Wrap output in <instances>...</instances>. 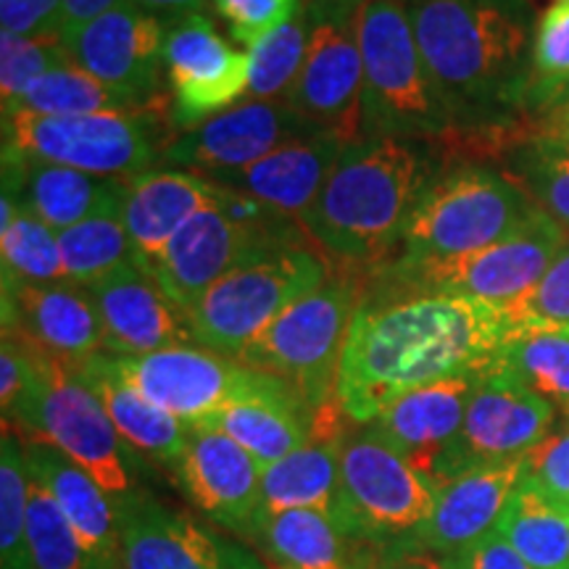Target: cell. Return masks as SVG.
<instances>
[{
    "instance_id": "cell-8",
    "label": "cell",
    "mask_w": 569,
    "mask_h": 569,
    "mask_svg": "<svg viewBox=\"0 0 569 569\" xmlns=\"http://www.w3.org/2000/svg\"><path fill=\"white\" fill-rule=\"evenodd\" d=\"M538 206L507 172L453 167L419 193L396 261H430L472 253L517 232Z\"/></svg>"
},
{
    "instance_id": "cell-21",
    "label": "cell",
    "mask_w": 569,
    "mask_h": 569,
    "mask_svg": "<svg viewBox=\"0 0 569 569\" xmlns=\"http://www.w3.org/2000/svg\"><path fill=\"white\" fill-rule=\"evenodd\" d=\"M3 332L38 351L82 365L103 353V325L84 284L3 280Z\"/></svg>"
},
{
    "instance_id": "cell-51",
    "label": "cell",
    "mask_w": 569,
    "mask_h": 569,
    "mask_svg": "<svg viewBox=\"0 0 569 569\" xmlns=\"http://www.w3.org/2000/svg\"><path fill=\"white\" fill-rule=\"evenodd\" d=\"M134 6H140L142 11L156 13L163 21L167 19H182L193 17V13H201L209 0H132Z\"/></svg>"
},
{
    "instance_id": "cell-20",
    "label": "cell",
    "mask_w": 569,
    "mask_h": 569,
    "mask_svg": "<svg viewBox=\"0 0 569 569\" xmlns=\"http://www.w3.org/2000/svg\"><path fill=\"white\" fill-rule=\"evenodd\" d=\"M306 134H317V130H311L288 103L243 101L177 134L163 153L161 167L193 174L240 169Z\"/></svg>"
},
{
    "instance_id": "cell-27",
    "label": "cell",
    "mask_w": 569,
    "mask_h": 569,
    "mask_svg": "<svg viewBox=\"0 0 569 569\" xmlns=\"http://www.w3.org/2000/svg\"><path fill=\"white\" fill-rule=\"evenodd\" d=\"M480 377H451L411 390L382 409L369 427H375L419 472L436 478L438 461L461 430L467 403Z\"/></svg>"
},
{
    "instance_id": "cell-4",
    "label": "cell",
    "mask_w": 569,
    "mask_h": 569,
    "mask_svg": "<svg viewBox=\"0 0 569 569\" xmlns=\"http://www.w3.org/2000/svg\"><path fill=\"white\" fill-rule=\"evenodd\" d=\"M367 298L369 274L332 269L317 290L290 303L251 346H246L238 361L277 377L317 417L338 401V375L348 332Z\"/></svg>"
},
{
    "instance_id": "cell-47",
    "label": "cell",
    "mask_w": 569,
    "mask_h": 569,
    "mask_svg": "<svg viewBox=\"0 0 569 569\" xmlns=\"http://www.w3.org/2000/svg\"><path fill=\"white\" fill-rule=\"evenodd\" d=\"M0 27L19 38H61V0H0Z\"/></svg>"
},
{
    "instance_id": "cell-25",
    "label": "cell",
    "mask_w": 569,
    "mask_h": 569,
    "mask_svg": "<svg viewBox=\"0 0 569 569\" xmlns=\"http://www.w3.org/2000/svg\"><path fill=\"white\" fill-rule=\"evenodd\" d=\"M348 142L332 134L317 132L306 138L290 140L264 159L248 163L240 169H222V172L201 174L219 188L253 198L269 209L284 213L290 219H301V213L315 203L319 190L343 153Z\"/></svg>"
},
{
    "instance_id": "cell-46",
    "label": "cell",
    "mask_w": 569,
    "mask_h": 569,
    "mask_svg": "<svg viewBox=\"0 0 569 569\" xmlns=\"http://www.w3.org/2000/svg\"><path fill=\"white\" fill-rule=\"evenodd\" d=\"M525 478L569 507V432L540 440L525 453Z\"/></svg>"
},
{
    "instance_id": "cell-36",
    "label": "cell",
    "mask_w": 569,
    "mask_h": 569,
    "mask_svg": "<svg viewBox=\"0 0 569 569\" xmlns=\"http://www.w3.org/2000/svg\"><path fill=\"white\" fill-rule=\"evenodd\" d=\"M0 217V259L3 280L61 282L63 274L59 232L51 230L38 213L24 209L11 193H3Z\"/></svg>"
},
{
    "instance_id": "cell-30",
    "label": "cell",
    "mask_w": 569,
    "mask_h": 569,
    "mask_svg": "<svg viewBox=\"0 0 569 569\" xmlns=\"http://www.w3.org/2000/svg\"><path fill=\"white\" fill-rule=\"evenodd\" d=\"M253 543L272 569H372L386 553L317 511L261 515Z\"/></svg>"
},
{
    "instance_id": "cell-37",
    "label": "cell",
    "mask_w": 569,
    "mask_h": 569,
    "mask_svg": "<svg viewBox=\"0 0 569 569\" xmlns=\"http://www.w3.org/2000/svg\"><path fill=\"white\" fill-rule=\"evenodd\" d=\"M122 211L98 213V217L59 232L63 274L69 282L90 284L98 277L109 274L111 269L132 261V246Z\"/></svg>"
},
{
    "instance_id": "cell-45",
    "label": "cell",
    "mask_w": 569,
    "mask_h": 569,
    "mask_svg": "<svg viewBox=\"0 0 569 569\" xmlns=\"http://www.w3.org/2000/svg\"><path fill=\"white\" fill-rule=\"evenodd\" d=\"M230 38L251 48L303 11L301 0H211Z\"/></svg>"
},
{
    "instance_id": "cell-2",
    "label": "cell",
    "mask_w": 569,
    "mask_h": 569,
    "mask_svg": "<svg viewBox=\"0 0 569 569\" xmlns=\"http://www.w3.org/2000/svg\"><path fill=\"white\" fill-rule=\"evenodd\" d=\"M436 174V156L425 140H353L298 227L332 269L372 280L396 259L411 209Z\"/></svg>"
},
{
    "instance_id": "cell-18",
    "label": "cell",
    "mask_w": 569,
    "mask_h": 569,
    "mask_svg": "<svg viewBox=\"0 0 569 569\" xmlns=\"http://www.w3.org/2000/svg\"><path fill=\"white\" fill-rule=\"evenodd\" d=\"M365 63L356 42L353 21L311 24L309 51L284 103L311 130L353 142L361 140Z\"/></svg>"
},
{
    "instance_id": "cell-16",
    "label": "cell",
    "mask_w": 569,
    "mask_h": 569,
    "mask_svg": "<svg viewBox=\"0 0 569 569\" xmlns=\"http://www.w3.org/2000/svg\"><path fill=\"white\" fill-rule=\"evenodd\" d=\"M119 569H269L248 546L146 493L119 509Z\"/></svg>"
},
{
    "instance_id": "cell-28",
    "label": "cell",
    "mask_w": 569,
    "mask_h": 569,
    "mask_svg": "<svg viewBox=\"0 0 569 569\" xmlns=\"http://www.w3.org/2000/svg\"><path fill=\"white\" fill-rule=\"evenodd\" d=\"M219 193V184L182 169H153L127 177L122 213L134 264L148 274L180 227Z\"/></svg>"
},
{
    "instance_id": "cell-38",
    "label": "cell",
    "mask_w": 569,
    "mask_h": 569,
    "mask_svg": "<svg viewBox=\"0 0 569 569\" xmlns=\"http://www.w3.org/2000/svg\"><path fill=\"white\" fill-rule=\"evenodd\" d=\"M503 167L530 201L569 232V140L540 132Z\"/></svg>"
},
{
    "instance_id": "cell-41",
    "label": "cell",
    "mask_w": 569,
    "mask_h": 569,
    "mask_svg": "<svg viewBox=\"0 0 569 569\" xmlns=\"http://www.w3.org/2000/svg\"><path fill=\"white\" fill-rule=\"evenodd\" d=\"M569 82V3H553L536 21L525 113L543 117L557 92Z\"/></svg>"
},
{
    "instance_id": "cell-5",
    "label": "cell",
    "mask_w": 569,
    "mask_h": 569,
    "mask_svg": "<svg viewBox=\"0 0 569 569\" xmlns=\"http://www.w3.org/2000/svg\"><path fill=\"white\" fill-rule=\"evenodd\" d=\"M353 32L365 63L361 138L427 140L453 124L407 0H369L353 17Z\"/></svg>"
},
{
    "instance_id": "cell-9",
    "label": "cell",
    "mask_w": 569,
    "mask_h": 569,
    "mask_svg": "<svg viewBox=\"0 0 569 569\" xmlns=\"http://www.w3.org/2000/svg\"><path fill=\"white\" fill-rule=\"evenodd\" d=\"M569 243V232L546 211L480 251L430 261H390L380 269L386 301L419 296H459L507 306L540 282Z\"/></svg>"
},
{
    "instance_id": "cell-13",
    "label": "cell",
    "mask_w": 569,
    "mask_h": 569,
    "mask_svg": "<svg viewBox=\"0 0 569 569\" xmlns=\"http://www.w3.org/2000/svg\"><path fill=\"white\" fill-rule=\"evenodd\" d=\"M113 367L138 393L188 427H201L230 403L290 390L272 375L193 343L132 359L113 356Z\"/></svg>"
},
{
    "instance_id": "cell-50",
    "label": "cell",
    "mask_w": 569,
    "mask_h": 569,
    "mask_svg": "<svg viewBox=\"0 0 569 569\" xmlns=\"http://www.w3.org/2000/svg\"><path fill=\"white\" fill-rule=\"evenodd\" d=\"M365 3L369 0H306L303 11L311 24H325V21L348 24Z\"/></svg>"
},
{
    "instance_id": "cell-48",
    "label": "cell",
    "mask_w": 569,
    "mask_h": 569,
    "mask_svg": "<svg viewBox=\"0 0 569 569\" xmlns=\"http://www.w3.org/2000/svg\"><path fill=\"white\" fill-rule=\"evenodd\" d=\"M446 569H532L498 530L467 543L465 549L440 557Z\"/></svg>"
},
{
    "instance_id": "cell-44",
    "label": "cell",
    "mask_w": 569,
    "mask_h": 569,
    "mask_svg": "<svg viewBox=\"0 0 569 569\" xmlns=\"http://www.w3.org/2000/svg\"><path fill=\"white\" fill-rule=\"evenodd\" d=\"M522 330H569V243L530 293L503 306Z\"/></svg>"
},
{
    "instance_id": "cell-43",
    "label": "cell",
    "mask_w": 569,
    "mask_h": 569,
    "mask_svg": "<svg viewBox=\"0 0 569 569\" xmlns=\"http://www.w3.org/2000/svg\"><path fill=\"white\" fill-rule=\"evenodd\" d=\"M61 38H19L0 34V103L9 109L19 96L48 71L69 67Z\"/></svg>"
},
{
    "instance_id": "cell-55",
    "label": "cell",
    "mask_w": 569,
    "mask_h": 569,
    "mask_svg": "<svg viewBox=\"0 0 569 569\" xmlns=\"http://www.w3.org/2000/svg\"><path fill=\"white\" fill-rule=\"evenodd\" d=\"M411 3H415V0H411Z\"/></svg>"
},
{
    "instance_id": "cell-3",
    "label": "cell",
    "mask_w": 569,
    "mask_h": 569,
    "mask_svg": "<svg viewBox=\"0 0 569 569\" xmlns=\"http://www.w3.org/2000/svg\"><path fill=\"white\" fill-rule=\"evenodd\" d=\"M409 9L453 124L525 113L538 21L530 0H415Z\"/></svg>"
},
{
    "instance_id": "cell-19",
    "label": "cell",
    "mask_w": 569,
    "mask_h": 569,
    "mask_svg": "<svg viewBox=\"0 0 569 569\" xmlns=\"http://www.w3.org/2000/svg\"><path fill=\"white\" fill-rule=\"evenodd\" d=\"M172 21L142 11L124 0L103 17L63 34L69 61L98 80L146 98L163 96L159 88L163 67V46Z\"/></svg>"
},
{
    "instance_id": "cell-17",
    "label": "cell",
    "mask_w": 569,
    "mask_h": 569,
    "mask_svg": "<svg viewBox=\"0 0 569 569\" xmlns=\"http://www.w3.org/2000/svg\"><path fill=\"white\" fill-rule=\"evenodd\" d=\"M264 467L224 432L190 427V440L177 461V486L213 528L251 540L261 515Z\"/></svg>"
},
{
    "instance_id": "cell-10",
    "label": "cell",
    "mask_w": 569,
    "mask_h": 569,
    "mask_svg": "<svg viewBox=\"0 0 569 569\" xmlns=\"http://www.w3.org/2000/svg\"><path fill=\"white\" fill-rule=\"evenodd\" d=\"M174 140L172 106L140 113L3 117V148L101 177L153 172Z\"/></svg>"
},
{
    "instance_id": "cell-29",
    "label": "cell",
    "mask_w": 569,
    "mask_h": 569,
    "mask_svg": "<svg viewBox=\"0 0 569 569\" xmlns=\"http://www.w3.org/2000/svg\"><path fill=\"white\" fill-rule=\"evenodd\" d=\"M77 375L101 398L119 436L134 453L153 465L172 469L182 459L190 440V427L138 393L113 367V356L96 353L77 365Z\"/></svg>"
},
{
    "instance_id": "cell-26",
    "label": "cell",
    "mask_w": 569,
    "mask_h": 569,
    "mask_svg": "<svg viewBox=\"0 0 569 569\" xmlns=\"http://www.w3.org/2000/svg\"><path fill=\"white\" fill-rule=\"evenodd\" d=\"M19 436V432H17ZM21 438V436H19ZM30 478L56 498L92 569H119L122 530L111 496L67 453L42 438H21Z\"/></svg>"
},
{
    "instance_id": "cell-40",
    "label": "cell",
    "mask_w": 569,
    "mask_h": 569,
    "mask_svg": "<svg viewBox=\"0 0 569 569\" xmlns=\"http://www.w3.org/2000/svg\"><path fill=\"white\" fill-rule=\"evenodd\" d=\"M309 40L311 21L306 17V11H301L293 21L280 27V30L253 42L248 48V61H251L248 98L251 101L284 103L290 88L298 80V71L303 67Z\"/></svg>"
},
{
    "instance_id": "cell-53",
    "label": "cell",
    "mask_w": 569,
    "mask_h": 569,
    "mask_svg": "<svg viewBox=\"0 0 569 569\" xmlns=\"http://www.w3.org/2000/svg\"><path fill=\"white\" fill-rule=\"evenodd\" d=\"M561 106H569V82L565 84V88H561L559 92H557V98H553V103H551V109L546 111V113H551V111H557V109H561ZM543 113V117H546ZM540 119V117H538Z\"/></svg>"
},
{
    "instance_id": "cell-42",
    "label": "cell",
    "mask_w": 569,
    "mask_h": 569,
    "mask_svg": "<svg viewBox=\"0 0 569 569\" xmlns=\"http://www.w3.org/2000/svg\"><path fill=\"white\" fill-rule=\"evenodd\" d=\"M32 480V478H30ZM30 565L32 569H92L80 538L56 498L30 482Z\"/></svg>"
},
{
    "instance_id": "cell-1",
    "label": "cell",
    "mask_w": 569,
    "mask_h": 569,
    "mask_svg": "<svg viewBox=\"0 0 569 569\" xmlns=\"http://www.w3.org/2000/svg\"><path fill=\"white\" fill-rule=\"evenodd\" d=\"M517 327L498 303L419 296L365 303L356 315L338 375V403L351 422L372 425L411 390L486 375Z\"/></svg>"
},
{
    "instance_id": "cell-14",
    "label": "cell",
    "mask_w": 569,
    "mask_h": 569,
    "mask_svg": "<svg viewBox=\"0 0 569 569\" xmlns=\"http://www.w3.org/2000/svg\"><path fill=\"white\" fill-rule=\"evenodd\" d=\"M553 419L557 409L549 401L530 393L498 365L490 367L475 386L461 430L438 461L436 480L448 482L475 467L525 457L549 438Z\"/></svg>"
},
{
    "instance_id": "cell-39",
    "label": "cell",
    "mask_w": 569,
    "mask_h": 569,
    "mask_svg": "<svg viewBox=\"0 0 569 569\" xmlns=\"http://www.w3.org/2000/svg\"><path fill=\"white\" fill-rule=\"evenodd\" d=\"M30 469L24 443L3 427L0 443V569H32L30 565Z\"/></svg>"
},
{
    "instance_id": "cell-35",
    "label": "cell",
    "mask_w": 569,
    "mask_h": 569,
    "mask_svg": "<svg viewBox=\"0 0 569 569\" xmlns=\"http://www.w3.org/2000/svg\"><path fill=\"white\" fill-rule=\"evenodd\" d=\"M496 365L569 422V330L515 332Z\"/></svg>"
},
{
    "instance_id": "cell-12",
    "label": "cell",
    "mask_w": 569,
    "mask_h": 569,
    "mask_svg": "<svg viewBox=\"0 0 569 569\" xmlns=\"http://www.w3.org/2000/svg\"><path fill=\"white\" fill-rule=\"evenodd\" d=\"M340 480L351 536L388 553L422 528L443 486L409 465L369 425L343 438Z\"/></svg>"
},
{
    "instance_id": "cell-24",
    "label": "cell",
    "mask_w": 569,
    "mask_h": 569,
    "mask_svg": "<svg viewBox=\"0 0 569 569\" xmlns=\"http://www.w3.org/2000/svg\"><path fill=\"white\" fill-rule=\"evenodd\" d=\"M3 193L61 232L98 213L122 211L127 177H101L3 148Z\"/></svg>"
},
{
    "instance_id": "cell-52",
    "label": "cell",
    "mask_w": 569,
    "mask_h": 569,
    "mask_svg": "<svg viewBox=\"0 0 569 569\" xmlns=\"http://www.w3.org/2000/svg\"><path fill=\"white\" fill-rule=\"evenodd\" d=\"M377 569H446L443 561L438 557H430V553H403V557L388 559L386 565Z\"/></svg>"
},
{
    "instance_id": "cell-7",
    "label": "cell",
    "mask_w": 569,
    "mask_h": 569,
    "mask_svg": "<svg viewBox=\"0 0 569 569\" xmlns=\"http://www.w3.org/2000/svg\"><path fill=\"white\" fill-rule=\"evenodd\" d=\"M38 361L40 386L11 430L21 438L48 440L67 453L111 496L117 511L134 498L151 493L142 482V457L119 436L101 398L77 375V365L42 351H38Z\"/></svg>"
},
{
    "instance_id": "cell-22",
    "label": "cell",
    "mask_w": 569,
    "mask_h": 569,
    "mask_svg": "<svg viewBox=\"0 0 569 569\" xmlns=\"http://www.w3.org/2000/svg\"><path fill=\"white\" fill-rule=\"evenodd\" d=\"M84 288L101 317L103 353L132 359L193 343L184 311L134 261L111 269Z\"/></svg>"
},
{
    "instance_id": "cell-33",
    "label": "cell",
    "mask_w": 569,
    "mask_h": 569,
    "mask_svg": "<svg viewBox=\"0 0 569 569\" xmlns=\"http://www.w3.org/2000/svg\"><path fill=\"white\" fill-rule=\"evenodd\" d=\"M167 98H146L138 92L113 88V84L98 80L88 71L69 67L48 71L38 82L19 96L3 117L13 113H32V117H82V113H140L169 109Z\"/></svg>"
},
{
    "instance_id": "cell-15",
    "label": "cell",
    "mask_w": 569,
    "mask_h": 569,
    "mask_svg": "<svg viewBox=\"0 0 569 569\" xmlns=\"http://www.w3.org/2000/svg\"><path fill=\"white\" fill-rule=\"evenodd\" d=\"M163 67L172 90V124L177 132L193 130L248 98V53L234 51L203 13L169 24Z\"/></svg>"
},
{
    "instance_id": "cell-32",
    "label": "cell",
    "mask_w": 569,
    "mask_h": 569,
    "mask_svg": "<svg viewBox=\"0 0 569 569\" xmlns=\"http://www.w3.org/2000/svg\"><path fill=\"white\" fill-rule=\"evenodd\" d=\"M224 432L243 446L261 467L274 465L315 438V415L303 407L293 390L246 398L217 411L201 425Z\"/></svg>"
},
{
    "instance_id": "cell-23",
    "label": "cell",
    "mask_w": 569,
    "mask_h": 569,
    "mask_svg": "<svg viewBox=\"0 0 569 569\" xmlns=\"http://www.w3.org/2000/svg\"><path fill=\"white\" fill-rule=\"evenodd\" d=\"M522 478L525 457H519L501 465L475 467L443 482L430 517L401 549L390 553V559L403 553H430L440 559L496 530L498 517Z\"/></svg>"
},
{
    "instance_id": "cell-31",
    "label": "cell",
    "mask_w": 569,
    "mask_h": 569,
    "mask_svg": "<svg viewBox=\"0 0 569 569\" xmlns=\"http://www.w3.org/2000/svg\"><path fill=\"white\" fill-rule=\"evenodd\" d=\"M346 436H315L298 451L264 467L261 515L317 511L351 532L346 517L343 480H340V451Z\"/></svg>"
},
{
    "instance_id": "cell-6",
    "label": "cell",
    "mask_w": 569,
    "mask_h": 569,
    "mask_svg": "<svg viewBox=\"0 0 569 569\" xmlns=\"http://www.w3.org/2000/svg\"><path fill=\"white\" fill-rule=\"evenodd\" d=\"M296 219L222 188L193 213L148 269L169 301L190 309L211 284L284 246H303Z\"/></svg>"
},
{
    "instance_id": "cell-49",
    "label": "cell",
    "mask_w": 569,
    "mask_h": 569,
    "mask_svg": "<svg viewBox=\"0 0 569 569\" xmlns=\"http://www.w3.org/2000/svg\"><path fill=\"white\" fill-rule=\"evenodd\" d=\"M122 3L124 0H61V38Z\"/></svg>"
},
{
    "instance_id": "cell-54",
    "label": "cell",
    "mask_w": 569,
    "mask_h": 569,
    "mask_svg": "<svg viewBox=\"0 0 569 569\" xmlns=\"http://www.w3.org/2000/svg\"><path fill=\"white\" fill-rule=\"evenodd\" d=\"M557 3H569V0H557Z\"/></svg>"
},
{
    "instance_id": "cell-11",
    "label": "cell",
    "mask_w": 569,
    "mask_h": 569,
    "mask_svg": "<svg viewBox=\"0 0 569 569\" xmlns=\"http://www.w3.org/2000/svg\"><path fill=\"white\" fill-rule=\"evenodd\" d=\"M332 267L311 246H284L234 269L184 309L193 343L238 359L277 317L317 290Z\"/></svg>"
},
{
    "instance_id": "cell-34",
    "label": "cell",
    "mask_w": 569,
    "mask_h": 569,
    "mask_svg": "<svg viewBox=\"0 0 569 569\" xmlns=\"http://www.w3.org/2000/svg\"><path fill=\"white\" fill-rule=\"evenodd\" d=\"M496 530L532 569H569V507L532 480L515 488Z\"/></svg>"
}]
</instances>
